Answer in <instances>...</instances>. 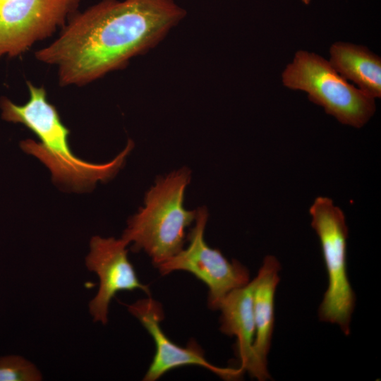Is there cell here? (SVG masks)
<instances>
[{"instance_id":"obj_1","label":"cell","mask_w":381,"mask_h":381,"mask_svg":"<svg viewBox=\"0 0 381 381\" xmlns=\"http://www.w3.org/2000/svg\"><path fill=\"white\" fill-rule=\"evenodd\" d=\"M186 14L173 0H102L71 16L35 57L57 68L60 85L82 86L154 47Z\"/></svg>"},{"instance_id":"obj_2","label":"cell","mask_w":381,"mask_h":381,"mask_svg":"<svg viewBox=\"0 0 381 381\" xmlns=\"http://www.w3.org/2000/svg\"><path fill=\"white\" fill-rule=\"evenodd\" d=\"M30 97L23 105L2 98L0 107L2 118L10 122L23 124L40 140L21 142V148L42 162L51 171L55 182L64 184L76 191L92 188L97 181L112 179L122 167L133 147L131 140L111 161L93 164L76 157L70 148L69 130L63 124L56 107L47 99L44 87L28 83Z\"/></svg>"},{"instance_id":"obj_3","label":"cell","mask_w":381,"mask_h":381,"mask_svg":"<svg viewBox=\"0 0 381 381\" xmlns=\"http://www.w3.org/2000/svg\"><path fill=\"white\" fill-rule=\"evenodd\" d=\"M190 179L187 167L157 178L145 194L144 206L128 221L121 238L128 244L133 243L132 251H145L155 266L183 248L186 229L196 216V210L183 206Z\"/></svg>"},{"instance_id":"obj_4","label":"cell","mask_w":381,"mask_h":381,"mask_svg":"<svg viewBox=\"0 0 381 381\" xmlns=\"http://www.w3.org/2000/svg\"><path fill=\"white\" fill-rule=\"evenodd\" d=\"M282 80L286 87L307 92L310 102L342 124L362 128L375 112V99L349 83L317 54L298 51Z\"/></svg>"},{"instance_id":"obj_5","label":"cell","mask_w":381,"mask_h":381,"mask_svg":"<svg viewBox=\"0 0 381 381\" xmlns=\"http://www.w3.org/2000/svg\"><path fill=\"white\" fill-rule=\"evenodd\" d=\"M309 214L311 226L320 240L328 277L318 316L322 322L337 325L345 335H349L356 295L347 274L349 229L345 214L331 198L325 196L315 199Z\"/></svg>"},{"instance_id":"obj_6","label":"cell","mask_w":381,"mask_h":381,"mask_svg":"<svg viewBox=\"0 0 381 381\" xmlns=\"http://www.w3.org/2000/svg\"><path fill=\"white\" fill-rule=\"evenodd\" d=\"M208 216L206 207H198L195 225L186 236L188 246L155 267L163 276L175 271L194 275L209 289L208 307L217 310L229 292L250 282V273L239 261H229L219 249L207 244L204 234Z\"/></svg>"},{"instance_id":"obj_7","label":"cell","mask_w":381,"mask_h":381,"mask_svg":"<svg viewBox=\"0 0 381 381\" xmlns=\"http://www.w3.org/2000/svg\"><path fill=\"white\" fill-rule=\"evenodd\" d=\"M80 1H0V58L18 56L62 28Z\"/></svg>"},{"instance_id":"obj_8","label":"cell","mask_w":381,"mask_h":381,"mask_svg":"<svg viewBox=\"0 0 381 381\" xmlns=\"http://www.w3.org/2000/svg\"><path fill=\"white\" fill-rule=\"evenodd\" d=\"M127 308L152 337L155 345V353L143 379L144 381H155L171 370L186 365L205 368L226 380H238L244 373L241 367L220 368L212 365L205 358L201 346L193 339L186 347L171 341L160 327L164 318L162 306L152 298L138 300L127 305Z\"/></svg>"},{"instance_id":"obj_9","label":"cell","mask_w":381,"mask_h":381,"mask_svg":"<svg viewBox=\"0 0 381 381\" xmlns=\"http://www.w3.org/2000/svg\"><path fill=\"white\" fill-rule=\"evenodd\" d=\"M128 243L122 238L93 236L85 258L87 268L97 274L99 286L89 303L94 322H107L109 306L117 292L140 289L150 296V289L139 280L128 258Z\"/></svg>"},{"instance_id":"obj_10","label":"cell","mask_w":381,"mask_h":381,"mask_svg":"<svg viewBox=\"0 0 381 381\" xmlns=\"http://www.w3.org/2000/svg\"><path fill=\"white\" fill-rule=\"evenodd\" d=\"M220 331L236 338V351L240 367L251 377L260 381L270 378L267 366L258 360L253 348L255 326L253 308V285L229 292L220 302Z\"/></svg>"},{"instance_id":"obj_11","label":"cell","mask_w":381,"mask_h":381,"mask_svg":"<svg viewBox=\"0 0 381 381\" xmlns=\"http://www.w3.org/2000/svg\"><path fill=\"white\" fill-rule=\"evenodd\" d=\"M281 266L273 255H267L252 282L253 308L255 326L253 344L258 361L267 366L274 322V295Z\"/></svg>"},{"instance_id":"obj_12","label":"cell","mask_w":381,"mask_h":381,"mask_svg":"<svg viewBox=\"0 0 381 381\" xmlns=\"http://www.w3.org/2000/svg\"><path fill=\"white\" fill-rule=\"evenodd\" d=\"M329 63L346 80L368 96L381 97V59L367 47L337 42L329 49Z\"/></svg>"},{"instance_id":"obj_13","label":"cell","mask_w":381,"mask_h":381,"mask_svg":"<svg viewBox=\"0 0 381 381\" xmlns=\"http://www.w3.org/2000/svg\"><path fill=\"white\" fill-rule=\"evenodd\" d=\"M42 376L37 368L20 356L0 358V381H40Z\"/></svg>"},{"instance_id":"obj_14","label":"cell","mask_w":381,"mask_h":381,"mask_svg":"<svg viewBox=\"0 0 381 381\" xmlns=\"http://www.w3.org/2000/svg\"><path fill=\"white\" fill-rule=\"evenodd\" d=\"M304 4H309L311 0H301Z\"/></svg>"}]
</instances>
